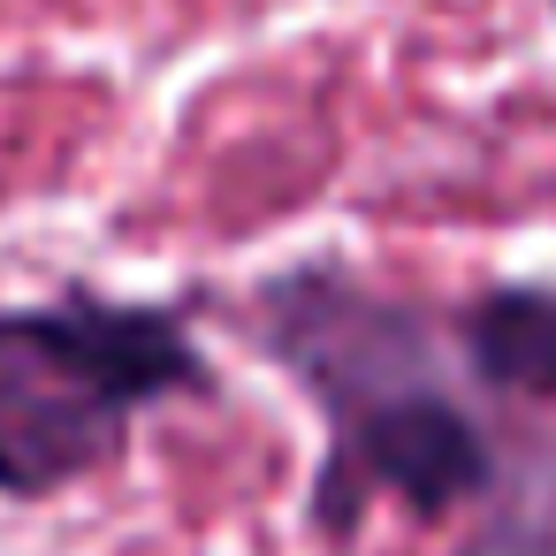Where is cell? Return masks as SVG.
<instances>
[{"instance_id":"obj_2","label":"cell","mask_w":556,"mask_h":556,"mask_svg":"<svg viewBox=\"0 0 556 556\" xmlns=\"http://www.w3.org/2000/svg\"><path fill=\"white\" fill-rule=\"evenodd\" d=\"M214 374L161 305H16L0 313V495H62L115 465L138 412L199 396Z\"/></svg>"},{"instance_id":"obj_3","label":"cell","mask_w":556,"mask_h":556,"mask_svg":"<svg viewBox=\"0 0 556 556\" xmlns=\"http://www.w3.org/2000/svg\"><path fill=\"white\" fill-rule=\"evenodd\" d=\"M457 343H465V366L488 389L556 404V290L503 282V290L472 298L457 313Z\"/></svg>"},{"instance_id":"obj_4","label":"cell","mask_w":556,"mask_h":556,"mask_svg":"<svg viewBox=\"0 0 556 556\" xmlns=\"http://www.w3.org/2000/svg\"><path fill=\"white\" fill-rule=\"evenodd\" d=\"M465 556H556V450L533 457L503 488V503L488 510V526L472 533Z\"/></svg>"},{"instance_id":"obj_1","label":"cell","mask_w":556,"mask_h":556,"mask_svg":"<svg viewBox=\"0 0 556 556\" xmlns=\"http://www.w3.org/2000/svg\"><path fill=\"white\" fill-rule=\"evenodd\" d=\"M260 336L328 419V457L313 480L320 533L343 541L381 495H396L412 518H442L495 488V450L442 389L412 305L351 282L343 267H298L260 290Z\"/></svg>"}]
</instances>
